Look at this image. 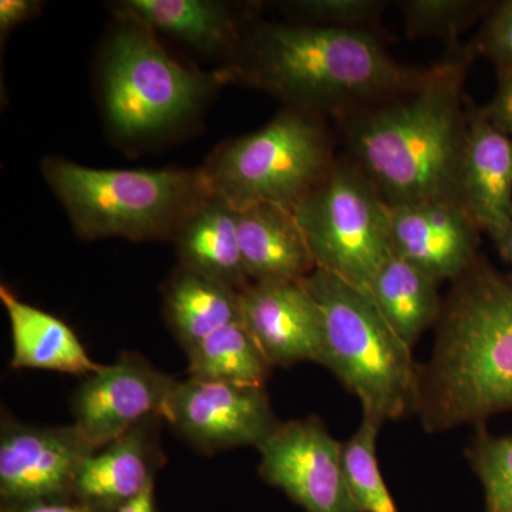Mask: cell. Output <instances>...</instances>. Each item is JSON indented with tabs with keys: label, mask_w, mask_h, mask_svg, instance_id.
Masks as SVG:
<instances>
[{
	"label": "cell",
	"mask_w": 512,
	"mask_h": 512,
	"mask_svg": "<svg viewBox=\"0 0 512 512\" xmlns=\"http://www.w3.org/2000/svg\"><path fill=\"white\" fill-rule=\"evenodd\" d=\"M476 56L471 43L461 47L424 69L409 89L342 121L349 160L386 204L460 201L468 126L464 83Z\"/></svg>",
	"instance_id": "1"
},
{
	"label": "cell",
	"mask_w": 512,
	"mask_h": 512,
	"mask_svg": "<svg viewBox=\"0 0 512 512\" xmlns=\"http://www.w3.org/2000/svg\"><path fill=\"white\" fill-rule=\"evenodd\" d=\"M512 412V276L484 256L451 282L433 353L420 365L416 412L424 431L485 426Z\"/></svg>",
	"instance_id": "2"
},
{
	"label": "cell",
	"mask_w": 512,
	"mask_h": 512,
	"mask_svg": "<svg viewBox=\"0 0 512 512\" xmlns=\"http://www.w3.org/2000/svg\"><path fill=\"white\" fill-rule=\"evenodd\" d=\"M424 69L397 62L375 32L302 23H265L222 70L278 97L286 107L346 120L409 89Z\"/></svg>",
	"instance_id": "3"
},
{
	"label": "cell",
	"mask_w": 512,
	"mask_h": 512,
	"mask_svg": "<svg viewBox=\"0 0 512 512\" xmlns=\"http://www.w3.org/2000/svg\"><path fill=\"white\" fill-rule=\"evenodd\" d=\"M302 282L320 313L319 365L359 400L362 417L384 426L414 414L420 365L370 293L323 269Z\"/></svg>",
	"instance_id": "4"
},
{
	"label": "cell",
	"mask_w": 512,
	"mask_h": 512,
	"mask_svg": "<svg viewBox=\"0 0 512 512\" xmlns=\"http://www.w3.org/2000/svg\"><path fill=\"white\" fill-rule=\"evenodd\" d=\"M42 173L84 239H174L214 192L198 170H100L46 158Z\"/></svg>",
	"instance_id": "5"
},
{
	"label": "cell",
	"mask_w": 512,
	"mask_h": 512,
	"mask_svg": "<svg viewBox=\"0 0 512 512\" xmlns=\"http://www.w3.org/2000/svg\"><path fill=\"white\" fill-rule=\"evenodd\" d=\"M336 161L325 117L286 107L265 127L222 144L202 171L234 210L271 204L295 212Z\"/></svg>",
	"instance_id": "6"
},
{
	"label": "cell",
	"mask_w": 512,
	"mask_h": 512,
	"mask_svg": "<svg viewBox=\"0 0 512 512\" xmlns=\"http://www.w3.org/2000/svg\"><path fill=\"white\" fill-rule=\"evenodd\" d=\"M104 111L110 127L128 140L177 127L212 90L227 83L222 72H195L168 55L154 32L121 18L101 62Z\"/></svg>",
	"instance_id": "7"
},
{
	"label": "cell",
	"mask_w": 512,
	"mask_h": 512,
	"mask_svg": "<svg viewBox=\"0 0 512 512\" xmlns=\"http://www.w3.org/2000/svg\"><path fill=\"white\" fill-rule=\"evenodd\" d=\"M316 269L367 291L392 254L389 204L352 161L338 160L295 210Z\"/></svg>",
	"instance_id": "8"
},
{
	"label": "cell",
	"mask_w": 512,
	"mask_h": 512,
	"mask_svg": "<svg viewBox=\"0 0 512 512\" xmlns=\"http://www.w3.org/2000/svg\"><path fill=\"white\" fill-rule=\"evenodd\" d=\"M262 480L305 512H357L343 470L342 443L319 416L281 421L258 447Z\"/></svg>",
	"instance_id": "9"
},
{
	"label": "cell",
	"mask_w": 512,
	"mask_h": 512,
	"mask_svg": "<svg viewBox=\"0 0 512 512\" xmlns=\"http://www.w3.org/2000/svg\"><path fill=\"white\" fill-rule=\"evenodd\" d=\"M164 420L200 453L256 447L281 424L266 387L188 377L171 390Z\"/></svg>",
	"instance_id": "10"
},
{
	"label": "cell",
	"mask_w": 512,
	"mask_h": 512,
	"mask_svg": "<svg viewBox=\"0 0 512 512\" xmlns=\"http://www.w3.org/2000/svg\"><path fill=\"white\" fill-rule=\"evenodd\" d=\"M174 384L143 356L123 353L77 387L73 424L93 450H100L143 421L164 420Z\"/></svg>",
	"instance_id": "11"
},
{
	"label": "cell",
	"mask_w": 512,
	"mask_h": 512,
	"mask_svg": "<svg viewBox=\"0 0 512 512\" xmlns=\"http://www.w3.org/2000/svg\"><path fill=\"white\" fill-rule=\"evenodd\" d=\"M94 451L73 423L39 427L3 414L0 426L2 504L70 500L77 473Z\"/></svg>",
	"instance_id": "12"
},
{
	"label": "cell",
	"mask_w": 512,
	"mask_h": 512,
	"mask_svg": "<svg viewBox=\"0 0 512 512\" xmlns=\"http://www.w3.org/2000/svg\"><path fill=\"white\" fill-rule=\"evenodd\" d=\"M480 234L460 201L389 205L392 251L437 282L456 281L476 262Z\"/></svg>",
	"instance_id": "13"
},
{
	"label": "cell",
	"mask_w": 512,
	"mask_h": 512,
	"mask_svg": "<svg viewBox=\"0 0 512 512\" xmlns=\"http://www.w3.org/2000/svg\"><path fill=\"white\" fill-rule=\"evenodd\" d=\"M241 315L272 366L320 362V313L302 281L248 286L241 292Z\"/></svg>",
	"instance_id": "14"
},
{
	"label": "cell",
	"mask_w": 512,
	"mask_h": 512,
	"mask_svg": "<svg viewBox=\"0 0 512 512\" xmlns=\"http://www.w3.org/2000/svg\"><path fill=\"white\" fill-rule=\"evenodd\" d=\"M460 201L500 248L512 224V137L491 123L483 107L468 109Z\"/></svg>",
	"instance_id": "15"
},
{
	"label": "cell",
	"mask_w": 512,
	"mask_h": 512,
	"mask_svg": "<svg viewBox=\"0 0 512 512\" xmlns=\"http://www.w3.org/2000/svg\"><path fill=\"white\" fill-rule=\"evenodd\" d=\"M161 421V417L143 421L87 457L74 481V500L116 512L153 484L165 463Z\"/></svg>",
	"instance_id": "16"
},
{
	"label": "cell",
	"mask_w": 512,
	"mask_h": 512,
	"mask_svg": "<svg viewBox=\"0 0 512 512\" xmlns=\"http://www.w3.org/2000/svg\"><path fill=\"white\" fill-rule=\"evenodd\" d=\"M237 212L239 248L252 284L299 282L315 271L295 212L271 204Z\"/></svg>",
	"instance_id": "17"
},
{
	"label": "cell",
	"mask_w": 512,
	"mask_h": 512,
	"mask_svg": "<svg viewBox=\"0 0 512 512\" xmlns=\"http://www.w3.org/2000/svg\"><path fill=\"white\" fill-rule=\"evenodd\" d=\"M12 333L13 369H39L90 376L101 366L94 362L79 336L66 322L52 313L20 301L8 286L0 288Z\"/></svg>",
	"instance_id": "18"
},
{
	"label": "cell",
	"mask_w": 512,
	"mask_h": 512,
	"mask_svg": "<svg viewBox=\"0 0 512 512\" xmlns=\"http://www.w3.org/2000/svg\"><path fill=\"white\" fill-rule=\"evenodd\" d=\"M180 266L242 292L252 285L242 262L238 212L212 195L174 238Z\"/></svg>",
	"instance_id": "19"
},
{
	"label": "cell",
	"mask_w": 512,
	"mask_h": 512,
	"mask_svg": "<svg viewBox=\"0 0 512 512\" xmlns=\"http://www.w3.org/2000/svg\"><path fill=\"white\" fill-rule=\"evenodd\" d=\"M121 18L160 30L198 52L227 50L239 42L238 15L227 3L210 0H126L117 6Z\"/></svg>",
	"instance_id": "20"
},
{
	"label": "cell",
	"mask_w": 512,
	"mask_h": 512,
	"mask_svg": "<svg viewBox=\"0 0 512 512\" xmlns=\"http://www.w3.org/2000/svg\"><path fill=\"white\" fill-rule=\"evenodd\" d=\"M164 316L187 353L212 333L242 322L241 292L178 266L165 289Z\"/></svg>",
	"instance_id": "21"
},
{
	"label": "cell",
	"mask_w": 512,
	"mask_h": 512,
	"mask_svg": "<svg viewBox=\"0 0 512 512\" xmlns=\"http://www.w3.org/2000/svg\"><path fill=\"white\" fill-rule=\"evenodd\" d=\"M437 285L436 279L392 251L377 269L367 292L394 332L413 349L440 318L443 301Z\"/></svg>",
	"instance_id": "22"
},
{
	"label": "cell",
	"mask_w": 512,
	"mask_h": 512,
	"mask_svg": "<svg viewBox=\"0 0 512 512\" xmlns=\"http://www.w3.org/2000/svg\"><path fill=\"white\" fill-rule=\"evenodd\" d=\"M192 379L265 387L272 363L244 323L237 322L212 333L187 352Z\"/></svg>",
	"instance_id": "23"
},
{
	"label": "cell",
	"mask_w": 512,
	"mask_h": 512,
	"mask_svg": "<svg viewBox=\"0 0 512 512\" xmlns=\"http://www.w3.org/2000/svg\"><path fill=\"white\" fill-rule=\"evenodd\" d=\"M383 426L362 417L342 443L343 470L357 512H400L380 470L377 436Z\"/></svg>",
	"instance_id": "24"
},
{
	"label": "cell",
	"mask_w": 512,
	"mask_h": 512,
	"mask_svg": "<svg viewBox=\"0 0 512 512\" xmlns=\"http://www.w3.org/2000/svg\"><path fill=\"white\" fill-rule=\"evenodd\" d=\"M400 5L409 37L443 40L450 53L461 49V33L493 8V3L484 0H404Z\"/></svg>",
	"instance_id": "25"
},
{
	"label": "cell",
	"mask_w": 512,
	"mask_h": 512,
	"mask_svg": "<svg viewBox=\"0 0 512 512\" xmlns=\"http://www.w3.org/2000/svg\"><path fill=\"white\" fill-rule=\"evenodd\" d=\"M466 458L483 488V512H512V434L474 427Z\"/></svg>",
	"instance_id": "26"
},
{
	"label": "cell",
	"mask_w": 512,
	"mask_h": 512,
	"mask_svg": "<svg viewBox=\"0 0 512 512\" xmlns=\"http://www.w3.org/2000/svg\"><path fill=\"white\" fill-rule=\"evenodd\" d=\"M386 5L383 0H296L284 8L302 25L373 32Z\"/></svg>",
	"instance_id": "27"
},
{
	"label": "cell",
	"mask_w": 512,
	"mask_h": 512,
	"mask_svg": "<svg viewBox=\"0 0 512 512\" xmlns=\"http://www.w3.org/2000/svg\"><path fill=\"white\" fill-rule=\"evenodd\" d=\"M471 45L476 55L493 62L497 73H512V0L497 3L490 9Z\"/></svg>",
	"instance_id": "28"
},
{
	"label": "cell",
	"mask_w": 512,
	"mask_h": 512,
	"mask_svg": "<svg viewBox=\"0 0 512 512\" xmlns=\"http://www.w3.org/2000/svg\"><path fill=\"white\" fill-rule=\"evenodd\" d=\"M497 76V92L483 110L495 127L512 137V73H497Z\"/></svg>",
	"instance_id": "29"
},
{
	"label": "cell",
	"mask_w": 512,
	"mask_h": 512,
	"mask_svg": "<svg viewBox=\"0 0 512 512\" xmlns=\"http://www.w3.org/2000/svg\"><path fill=\"white\" fill-rule=\"evenodd\" d=\"M2 512H104L93 505L74 500L30 501V503L2 504Z\"/></svg>",
	"instance_id": "30"
},
{
	"label": "cell",
	"mask_w": 512,
	"mask_h": 512,
	"mask_svg": "<svg viewBox=\"0 0 512 512\" xmlns=\"http://www.w3.org/2000/svg\"><path fill=\"white\" fill-rule=\"evenodd\" d=\"M39 3L32 0H2L0 2V32L2 36L9 30L16 28L20 23L32 18Z\"/></svg>",
	"instance_id": "31"
},
{
	"label": "cell",
	"mask_w": 512,
	"mask_h": 512,
	"mask_svg": "<svg viewBox=\"0 0 512 512\" xmlns=\"http://www.w3.org/2000/svg\"><path fill=\"white\" fill-rule=\"evenodd\" d=\"M116 512H157L156 483L148 485L143 493Z\"/></svg>",
	"instance_id": "32"
},
{
	"label": "cell",
	"mask_w": 512,
	"mask_h": 512,
	"mask_svg": "<svg viewBox=\"0 0 512 512\" xmlns=\"http://www.w3.org/2000/svg\"><path fill=\"white\" fill-rule=\"evenodd\" d=\"M498 251H500V254L501 256H503L504 261L511 266L510 275L512 276V224L510 231H508L507 237H505L503 245H501V247L498 248Z\"/></svg>",
	"instance_id": "33"
}]
</instances>
